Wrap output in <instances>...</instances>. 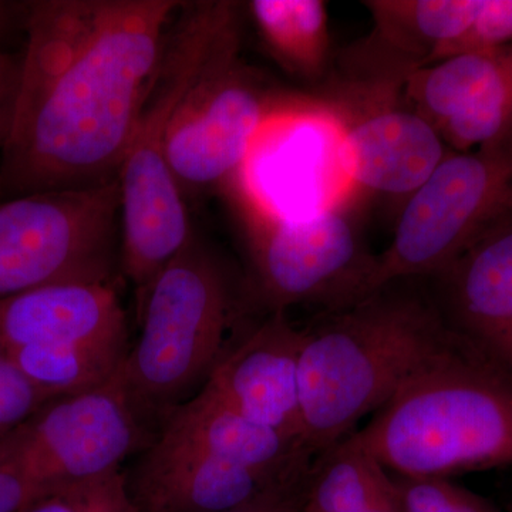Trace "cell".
Here are the masks:
<instances>
[{"instance_id": "277c9868", "label": "cell", "mask_w": 512, "mask_h": 512, "mask_svg": "<svg viewBox=\"0 0 512 512\" xmlns=\"http://www.w3.org/2000/svg\"><path fill=\"white\" fill-rule=\"evenodd\" d=\"M181 10L168 28L119 174L120 269L138 299L194 237L187 201L165 157V136L212 47L239 19V6L227 0L184 2Z\"/></svg>"}, {"instance_id": "cb8c5ba5", "label": "cell", "mask_w": 512, "mask_h": 512, "mask_svg": "<svg viewBox=\"0 0 512 512\" xmlns=\"http://www.w3.org/2000/svg\"><path fill=\"white\" fill-rule=\"evenodd\" d=\"M396 477L407 512H500L450 478Z\"/></svg>"}, {"instance_id": "8fae6325", "label": "cell", "mask_w": 512, "mask_h": 512, "mask_svg": "<svg viewBox=\"0 0 512 512\" xmlns=\"http://www.w3.org/2000/svg\"><path fill=\"white\" fill-rule=\"evenodd\" d=\"M326 100L338 123L343 167L353 190L403 202L451 153L400 90L342 83Z\"/></svg>"}, {"instance_id": "e0dca14e", "label": "cell", "mask_w": 512, "mask_h": 512, "mask_svg": "<svg viewBox=\"0 0 512 512\" xmlns=\"http://www.w3.org/2000/svg\"><path fill=\"white\" fill-rule=\"evenodd\" d=\"M157 436L274 478L311 463L313 456L302 444L245 419L205 390L177 407Z\"/></svg>"}, {"instance_id": "f1b7e54d", "label": "cell", "mask_w": 512, "mask_h": 512, "mask_svg": "<svg viewBox=\"0 0 512 512\" xmlns=\"http://www.w3.org/2000/svg\"><path fill=\"white\" fill-rule=\"evenodd\" d=\"M22 59L0 53V141L5 144L6 137L18 96Z\"/></svg>"}, {"instance_id": "4316f807", "label": "cell", "mask_w": 512, "mask_h": 512, "mask_svg": "<svg viewBox=\"0 0 512 512\" xmlns=\"http://www.w3.org/2000/svg\"><path fill=\"white\" fill-rule=\"evenodd\" d=\"M312 464L311 461L298 468L248 503L227 512H302L311 483Z\"/></svg>"}, {"instance_id": "d6986e66", "label": "cell", "mask_w": 512, "mask_h": 512, "mask_svg": "<svg viewBox=\"0 0 512 512\" xmlns=\"http://www.w3.org/2000/svg\"><path fill=\"white\" fill-rule=\"evenodd\" d=\"M350 433L319 454L302 512H357L397 488L396 477Z\"/></svg>"}, {"instance_id": "30bf717a", "label": "cell", "mask_w": 512, "mask_h": 512, "mask_svg": "<svg viewBox=\"0 0 512 512\" xmlns=\"http://www.w3.org/2000/svg\"><path fill=\"white\" fill-rule=\"evenodd\" d=\"M153 440L150 421L138 412L117 372L94 389L47 403L0 440V453L43 491L120 470Z\"/></svg>"}, {"instance_id": "2e32d148", "label": "cell", "mask_w": 512, "mask_h": 512, "mask_svg": "<svg viewBox=\"0 0 512 512\" xmlns=\"http://www.w3.org/2000/svg\"><path fill=\"white\" fill-rule=\"evenodd\" d=\"M126 338V312L114 282L42 286L0 301L5 350Z\"/></svg>"}, {"instance_id": "484cf974", "label": "cell", "mask_w": 512, "mask_h": 512, "mask_svg": "<svg viewBox=\"0 0 512 512\" xmlns=\"http://www.w3.org/2000/svg\"><path fill=\"white\" fill-rule=\"evenodd\" d=\"M512 40V0H484L470 30L451 47L447 57L504 49ZM444 60V59H443Z\"/></svg>"}, {"instance_id": "52a82bcc", "label": "cell", "mask_w": 512, "mask_h": 512, "mask_svg": "<svg viewBox=\"0 0 512 512\" xmlns=\"http://www.w3.org/2000/svg\"><path fill=\"white\" fill-rule=\"evenodd\" d=\"M512 212V133L477 150L451 151L400 207L392 242L376 256L369 295L437 276Z\"/></svg>"}, {"instance_id": "f546056e", "label": "cell", "mask_w": 512, "mask_h": 512, "mask_svg": "<svg viewBox=\"0 0 512 512\" xmlns=\"http://www.w3.org/2000/svg\"><path fill=\"white\" fill-rule=\"evenodd\" d=\"M397 483V481H396ZM357 512H407L404 507L402 493H400L399 485L392 494L386 495L382 500L376 501V503L367 505Z\"/></svg>"}, {"instance_id": "9a60e30c", "label": "cell", "mask_w": 512, "mask_h": 512, "mask_svg": "<svg viewBox=\"0 0 512 512\" xmlns=\"http://www.w3.org/2000/svg\"><path fill=\"white\" fill-rule=\"evenodd\" d=\"M286 476H264L156 436L128 485L140 512H227Z\"/></svg>"}, {"instance_id": "ba28073f", "label": "cell", "mask_w": 512, "mask_h": 512, "mask_svg": "<svg viewBox=\"0 0 512 512\" xmlns=\"http://www.w3.org/2000/svg\"><path fill=\"white\" fill-rule=\"evenodd\" d=\"M119 181L0 202V301L57 284L114 282Z\"/></svg>"}, {"instance_id": "8992f818", "label": "cell", "mask_w": 512, "mask_h": 512, "mask_svg": "<svg viewBox=\"0 0 512 512\" xmlns=\"http://www.w3.org/2000/svg\"><path fill=\"white\" fill-rule=\"evenodd\" d=\"M239 19L225 29L175 107L164 150L185 201L237 183L265 127L299 99L242 62Z\"/></svg>"}, {"instance_id": "7a4b0ae2", "label": "cell", "mask_w": 512, "mask_h": 512, "mask_svg": "<svg viewBox=\"0 0 512 512\" xmlns=\"http://www.w3.org/2000/svg\"><path fill=\"white\" fill-rule=\"evenodd\" d=\"M397 285L330 309L301 329L303 443L313 456L349 436L457 339L437 306Z\"/></svg>"}, {"instance_id": "d4e9b609", "label": "cell", "mask_w": 512, "mask_h": 512, "mask_svg": "<svg viewBox=\"0 0 512 512\" xmlns=\"http://www.w3.org/2000/svg\"><path fill=\"white\" fill-rule=\"evenodd\" d=\"M52 402L30 382L8 350L0 348V440L28 423Z\"/></svg>"}, {"instance_id": "4dcf8cb0", "label": "cell", "mask_w": 512, "mask_h": 512, "mask_svg": "<svg viewBox=\"0 0 512 512\" xmlns=\"http://www.w3.org/2000/svg\"><path fill=\"white\" fill-rule=\"evenodd\" d=\"M18 9V6L0 0V37L8 35L9 30L13 28V23L18 18V15H16Z\"/></svg>"}, {"instance_id": "ac0fdd59", "label": "cell", "mask_w": 512, "mask_h": 512, "mask_svg": "<svg viewBox=\"0 0 512 512\" xmlns=\"http://www.w3.org/2000/svg\"><path fill=\"white\" fill-rule=\"evenodd\" d=\"M266 49L286 72L306 80L325 74L330 59L329 16L322 0L248 3Z\"/></svg>"}, {"instance_id": "7402d4cb", "label": "cell", "mask_w": 512, "mask_h": 512, "mask_svg": "<svg viewBox=\"0 0 512 512\" xmlns=\"http://www.w3.org/2000/svg\"><path fill=\"white\" fill-rule=\"evenodd\" d=\"M439 133L457 153L488 146L512 133V47L491 82Z\"/></svg>"}, {"instance_id": "4fadbf2b", "label": "cell", "mask_w": 512, "mask_h": 512, "mask_svg": "<svg viewBox=\"0 0 512 512\" xmlns=\"http://www.w3.org/2000/svg\"><path fill=\"white\" fill-rule=\"evenodd\" d=\"M436 278L447 328L512 382V212Z\"/></svg>"}, {"instance_id": "ffe728a7", "label": "cell", "mask_w": 512, "mask_h": 512, "mask_svg": "<svg viewBox=\"0 0 512 512\" xmlns=\"http://www.w3.org/2000/svg\"><path fill=\"white\" fill-rule=\"evenodd\" d=\"M507 52L460 53L423 67L403 83L402 99L439 131L491 82Z\"/></svg>"}, {"instance_id": "603a6c76", "label": "cell", "mask_w": 512, "mask_h": 512, "mask_svg": "<svg viewBox=\"0 0 512 512\" xmlns=\"http://www.w3.org/2000/svg\"><path fill=\"white\" fill-rule=\"evenodd\" d=\"M22 512H140L131 495L128 477L114 470L103 476L47 488Z\"/></svg>"}, {"instance_id": "83f0119b", "label": "cell", "mask_w": 512, "mask_h": 512, "mask_svg": "<svg viewBox=\"0 0 512 512\" xmlns=\"http://www.w3.org/2000/svg\"><path fill=\"white\" fill-rule=\"evenodd\" d=\"M39 493L25 471L0 453V512H22Z\"/></svg>"}, {"instance_id": "6da1fadb", "label": "cell", "mask_w": 512, "mask_h": 512, "mask_svg": "<svg viewBox=\"0 0 512 512\" xmlns=\"http://www.w3.org/2000/svg\"><path fill=\"white\" fill-rule=\"evenodd\" d=\"M178 0H35L0 202L119 181Z\"/></svg>"}, {"instance_id": "5b68a950", "label": "cell", "mask_w": 512, "mask_h": 512, "mask_svg": "<svg viewBox=\"0 0 512 512\" xmlns=\"http://www.w3.org/2000/svg\"><path fill=\"white\" fill-rule=\"evenodd\" d=\"M141 332L119 370L147 421L167 419L201 392L221 359L232 313L227 268L192 237L138 301Z\"/></svg>"}, {"instance_id": "44dd1931", "label": "cell", "mask_w": 512, "mask_h": 512, "mask_svg": "<svg viewBox=\"0 0 512 512\" xmlns=\"http://www.w3.org/2000/svg\"><path fill=\"white\" fill-rule=\"evenodd\" d=\"M16 365L50 400L109 382L128 352L127 338L8 350Z\"/></svg>"}, {"instance_id": "9c48e42d", "label": "cell", "mask_w": 512, "mask_h": 512, "mask_svg": "<svg viewBox=\"0 0 512 512\" xmlns=\"http://www.w3.org/2000/svg\"><path fill=\"white\" fill-rule=\"evenodd\" d=\"M237 197L256 286L272 311L299 303H320L330 311L369 295L376 256L365 245L350 202L288 218Z\"/></svg>"}, {"instance_id": "5bb4252c", "label": "cell", "mask_w": 512, "mask_h": 512, "mask_svg": "<svg viewBox=\"0 0 512 512\" xmlns=\"http://www.w3.org/2000/svg\"><path fill=\"white\" fill-rule=\"evenodd\" d=\"M301 329L274 312L218 360L205 390L245 419L303 443L299 392ZM306 448V447H305Z\"/></svg>"}, {"instance_id": "7c38bea8", "label": "cell", "mask_w": 512, "mask_h": 512, "mask_svg": "<svg viewBox=\"0 0 512 512\" xmlns=\"http://www.w3.org/2000/svg\"><path fill=\"white\" fill-rule=\"evenodd\" d=\"M365 6L372 32L343 55L345 83L402 90L417 70L446 59L484 0H372Z\"/></svg>"}, {"instance_id": "3957f363", "label": "cell", "mask_w": 512, "mask_h": 512, "mask_svg": "<svg viewBox=\"0 0 512 512\" xmlns=\"http://www.w3.org/2000/svg\"><path fill=\"white\" fill-rule=\"evenodd\" d=\"M355 433L399 477L510 466L512 382L457 338Z\"/></svg>"}, {"instance_id": "1f68e13d", "label": "cell", "mask_w": 512, "mask_h": 512, "mask_svg": "<svg viewBox=\"0 0 512 512\" xmlns=\"http://www.w3.org/2000/svg\"><path fill=\"white\" fill-rule=\"evenodd\" d=\"M3 144L2 141H0V150H2Z\"/></svg>"}]
</instances>
